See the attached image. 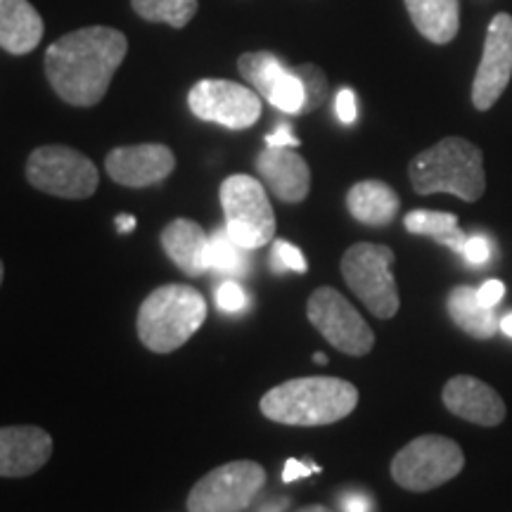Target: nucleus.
I'll list each match as a JSON object with an SVG mask.
<instances>
[{"label":"nucleus","mask_w":512,"mask_h":512,"mask_svg":"<svg viewBox=\"0 0 512 512\" xmlns=\"http://www.w3.org/2000/svg\"><path fill=\"white\" fill-rule=\"evenodd\" d=\"M266 147H299V138L292 133L290 124H280L266 136Z\"/></svg>","instance_id":"nucleus-32"},{"label":"nucleus","mask_w":512,"mask_h":512,"mask_svg":"<svg viewBox=\"0 0 512 512\" xmlns=\"http://www.w3.org/2000/svg\"><path fill=\"white\" fill-rule=\"evenodd\" d=\"M105 169L124 188H150L174 174L176 155L162 143L114 147L105 159Z\"/></svg>","instance_id":"nucleus-14"},{"label":"nucleus","mask_w":512,"mask_h":512,"mask_svg":"<svg viewBox=\"0 0 512 512\" xmlns=\"http://www.w3.org/2000/svg\"><path fill=\"white\" fill-rule=\"evenodd\" d=\"M249 266V249L240 247L238 242L230 238L226 228H219L209 235L207 247V271L216 273H245Z\"/></svg>","instance_id":"nucleus-25"},{"label":"nucleus","mask_w":512,"mask_h":512,"mask_svg":"<svg viewBox=\"0 0 512 512\" xmlns=\"http://www.w3.org/2000/svg\"><path fill=\"white\" fill-rule=\"evenodd\" d=\"M394 252L387 245L356 242L342 256V278L373 316L389 320L399 313L401 299L392 273Z\"/></svg>","instance_id":"nucleus-5"},{"label":"nucleus","mask_w":512,"mask_h":512,"mask_svg":"<svg viewBox=\"0 0 512 512\" xmlns=\"http://www.w3.org/2000/svg\"><path fill=\"white\" fill-rule=\"evenodd\" d=\"M256 171L280 202L299 204L311 190V169L294 147H266L256 157Z\"/></svg>","instance_id":"nucleus-17"},{"label":"nucleus","mask_w":512,"mask_h":512,"mask_svg":"<svg viewBox=\"0 0 512 512\" xmlns=\"http://www.w3.org/2000/svg\"><path fill=\"white\" fill-rule=\"evenodd\" d=\"M223 219L230 238L240 247L254 249L266 247L275 235V214L268 200L266 188L254 176L233 174L221 183L219 190Z\"/></svg>","instance_id":"nucleus-7"},{"label":"nucleus","mask_w":512,"mask_h":512,"mask_svg":"<svg viewBox=\"0 0 512 512\" xmlns=\"http://www.w3.org/2000/svg\"><path fill=\"white\" fill-rule=\"evenodd\" d=\"M498 330H503L505 335L512 337V313H508V316L501 318V323H498Z\"/></svg>","instance_id":"nucleus-36"},{"label":"nucleus","mask_w":512,"mask_h":512,"mask_svg":"<svg viewBox=\"0 0 512 512\" xmlns=\"http://www.w3.org/2000/svg\"><path fill=\"white\" fill-rule=\"evenodd\" d=\"M53 456V437L36 425L0 427V477H31Z\"/></svg>","instance_id":"nucleus-16"},{"label":"nucleus","mask_w":512,"mask_h":512,"mask_svg":"<svg viewBox=\"0 0 512 512\" xmlns=\"http://www.w3.org/2000/svg\"><path fill=\"white\" fill-rule=\"evenodd\" d=\"M43 19L29 0H0V48L10 55H29L43 38Z\"/></svg>","instance_id":"nucleus-19"},{"label":"nucleus","mask_w":512,"mask_h":512,"mask_svg":"<svg viewBox=\"0 0 512 512\" xmlns=\"http://www.w3.org/2000/svg\"><path fill=\"white\" fill-rule=\"evenodd\" d=\"M273 264L275 268H287V271H294V273H306V264L302 249L290 245V242L285 240H278L273 245Z\"/></svg>","instance_id":"nucleus-28"},{"label":"nucleus","mask_w":512,"mask_h":512,"mask_svg":"<svg viewBox=\"0 0 512 512\" xmlns=\"http://www.w3.org/2000/svg\"><path fill=\"white\" fill-rule=\"evenodd\" d=\"M503 294H505V285L501 283V280H486V283L477 290L479 302H482L484 306H489V309H496V306L501 304Z\"/></svg>","instance_id":"nucleus-31"},{"label":"nucleus","mask_w":512,"mask_h":512,"mask_svg":"<svg viewBox=\"0 0 512 512\" xmlns=\"http://www.w3.org/2000/svg\"><path fill=\"white\" fill-rule=\"evenodd\" d=\"M446 309L453 323L472 339H491L496 335V309H489V306L479 302L477 290H472V287L460 285L456 290H451L446 299Z\"/></svg>","instance_id":"nucleus-22"},{"label":"nucleus","mask_w":512,"mask_h":512,"mask_svg":"<svg viewBox=\"0 0 512 512\" xmlns=\"http://www.w3.org/2000/svg\"><path fill=\"white\" fill-rule=\"evenodd\" d=\"M238 69L249 86L271 102L275 110L283 114H302L304 83L294 67H287L278 55L268 50L245 53L240 55Z\"/></svg>","instance_id":"nucleus-13"},{"label":"nucleus","mask_w":512,"mask_h":512,"mask_svg":"<svg viewBox=\"0 0 512 512\" xmlns=\"http://www.w3.org/2000/svg\"><path fill=\"white\" fill-rule=\"evenodd\" d=\"M27 181L62 200H88L98 190L100 176L91 159L74 147L43 145L27 159Z\"/></svg>","instance_id":"nucleus-8"},{"label":"nucleus","mask_w":512,"mask_h":512,"mask_svg":"<svg viewBox=\"0 0 512 512\" xmlns=\"http://www.w3.org/2000/svg\"><path fill=\"white\" fill-rule=\"evenodd\" d=\"M335 112L342 124H354L358 117V107H356V93L351 88H342L335 98Z\"/></svg>","instance_id":"nucleus-30"},{"label":"nucleus","mask_w":512,"mask_h":512,"mask_svg":"<svg viewBox=\"0 0 512 512\" xmlns=\"http://www.w3.org/2000/svg\"><path fill=\"white\" fill-rule=\"evenodd\" d=\"M413 27L434 46H446L460 31V0H403Z\"/></svg>","instance_id":"nucleus-21"},{"label":"nucleus","mask_w":512,"mask_h":512,"mask_svg":"<svg viewBox=\"0 0 512 512\" xmlns=\"http://www.w3.org/2000/svg\"><path fill=\"white\" fill-rule=\"evenodd\" d=\"M463 256H465L467 264L484 266L486 261L491 259V242L482 238V235H472V238H467Z\"/></svg>","instance_id":"nucleus-29"},{"label":"nucleus","mask_w":512,"mask_h":512,"mask_svg":"<svg viewBox=\"0 0 512 512\" xmlns=\"http://www.w3.org/2000/svg\"><path fill=\"white\" fill-rule=\"evenodd\" d=\"M162 247L166 256L181 268L185 275L200 278L207 271L209 235L197 221L174 219L162 230Z\"/></svg>","instance_id":"nucleus-18"},{"label":"nucleus","mask_w":512,"mask_h":512,"mask_svg":"<svg viewBox=\"0 0 512 512\" xmlns=\"http://www.w3.org/2000/svg\"><path fill=\"white\" fill-rule=\"evenodd\" d=\"M347 209L363 226L384 228L396 219L401 209V200L392 185L384 181H361L349 188Z\"/></svg>","instance_id":"nucleus-20"},{"label":"nucleus","mask_w":512,"mask_h":512,"mask_svg":"<svg viewBox=\"0 0 512 512\" xmlns=\"http://www.w3.org/2000/svg\"><path fill=\"white\" fill-rule=\"evenodd\" d=\"M465 467V453L456 441L425 434L408 441L392 460V479L401 489L425 494L456 479Z\"/></svg>","instance_id":"nucleus-6"},{"label":"nucleus","mask_w":512,"mask_h":512,"mask_svg":"<svg viewBox=\"0 0 512 512\" xmlns=\"http://www.w3.org/2000/svg\"><path fill=\"white\" fill-rule=\"evenodd\" d=\"M403 226L408 233L430 238L437 245L451 249V252L463 254L470 235L458 226V216L451 211H430V209H413L403 216Z\"/></svg>","instance_id":"nucleus-23"},{"label":"nucleus","mask_w":512,"mask_h":512,"mask_svg":"<svg viewBox=\"0 0 512 512\" xmlns=\"http://www.w3.org/2000/svg\"><path fill=\"white\" fill-rule=\"evenodd\" d=\"M266 484V470L254 460H233L190 489L188 512H245Z\"/></svg>","instance_id":"nucleus-9"},{"label":"nucleus","mask_w":512,"mask_h":512,"mask_svg":"<svg viewBox=\"0 0 512 512\" xmlns=\"http://www.w3.org/2000/svg\"><path fill=\"white\" fill-rule=\"evenodd\" d=\"M306 316L320 335L347 356H366L375 347V335L349 299L332 287H318L306 304Z\"/></svg>","instance_id":"nucleus-10"},{"label":"nucleus","mask_w":512,"mask_h":512,"mask_svg":"<svg viewBox=\"0 0 512 512\" xmlns=\"http://www.w3.org/2000/svg\"><path fill=\"white\" fill-rule=\"evenodd\" d=\"M313 472H320V467L318 465H304L302 460H297V458H290L285 463V470H283V482H294V479H304V477H309V475H313Z\"/></svg>","instance_id":"nucleus-33"},{"label":"nucleus","mask_w":512,"mask_h":512,"mask_svg":"<svg viewBox=\"0 0 512 512\" xmlns=\"http://www.w3.org/2000/svg\"><path fill=\"white\" fill-rule=\"evenodd\" d=\"M358 389L339 377H297L261 399V413L278 425L323 427L356 411Z\"/></svg>","instance_id":"nucleus-2"},{"label":"nucleus","mask_w":512,"mask_h":512,"mask_svg":"<svg viewBox=\"0 0 512 512\" xmlns=\"http://www.w3.org/2000/svg\"><path fill=\"white\" fill-rule=\"evenodd\" d=\"M297 512H335V510H330L328 505H304V508H299Z\"/></svg>","instance_id":"nucleus-37"},{"label":"nucleus","mask_w":512,"mask_h":512,"mask_svg":"<svg viewBox=\"0 0 512 512\" xmlns=\"http://www.w3.org/2000/svg\"><path fill=\"white\" fill-rule=\"evenodd\" d=\"M207 320V302L190 285H162L140 304L138 337L145 349L171 354L181 349Z\"/></svg>","instance_id":"nucleus-4"},{"label":"nucleus","mask_w":512,"mask_h":512,"mask_svg":"<svg viewBox=\"0 0 512 512\" xmlns=\"http://www.w3.org/2000/svg\"><path fill=\"white\" fill-rule=\"evenodd\" d=\"M3 275H5V266H3V261H0V285H3Z\"/></svg>","instance_id":"nucleus-39"},{"label":"nucleus","mask_w":512,"mask_h":512,"mask_svg":"<svg viewBox=\"0 0 512 512\" xmlns=\"http://www.w3.org/2000/svg\"><path fill=\"white\" fill-rule=\"evenodd\" d=\"M512 79V15L498 12L489 22L484 38V53L472 81V105L489 112L501 100Z\"/></svg>","instance_id":"nucleus-12"},{"label":"nucleus","mask_w":512,"mask_h":512,"mask_svg":"<svg viewBox=\"0 0 512 512\" xmlns=\"http://www.w3.org/2000/svg\"><path fill=\"white\" fill-rule=\"evenodd\" d=\"M408 176L418 195L448 192L463 202H477L486 190L484 152L460 136L441 138L413 157Z\"/></svg>","instance_id":"nucleus-3"},{"label":"nucleus","mask_w":512,"mask_h":512,"mask_svg":"<svg viewBox=\"0 0 512 512\" xmlns=\"http://www.w3.org/2000/svg\"><path fill=\"white\" fill-rule=\"evenodd\" d=\"M313 361H316V363H328V356H325V354H313Z\"/></svg>","instance_id":"nucleus-38"},{"label":"nucleus","mask_w":512,"mask_h":512,"mask_svg":"<svg viewBox=\"0 0 512 512\" xmlns=\"http://www.w3.org/2000/svg\"><path fill=\"white\" fill-rule=\"evenodd\" d=\"M373 501L366 494H349L342 498V512H373Z\"/></svg>","instance_id":"nucleus-34"},{"label":"nucleus","mask_w":512,"mask_h":512,"mask_svg":"<svg viewBox=\"0 0 512 512\" xmlns=\"http://www.w3.org/2000/svg\"><path fill=\"white\" fill-rule=\"evenodd\" d=\"M216 304L223 313H240L247 309L249 304V294L245 292V287L235 280H226L216 287Z\"/></svg>","instance_id":"nucleus-27"},{"label":"nucleus","mask_w":512,"mask_h":512,"mask_svg":"<svg viewBox=\"0 0 512 512\" xmlns=\"http://www.w3.org/2000/svg\"><path fill=\"white\" fill-rule=\"evenodd\" d=\"M131 5L133 12L145 22L169 24L174 29L188 27L200 8L197 0H131Z\"/></svg>","instance_id":"nucleus-24"},{"label":"nucleus","mask_w":512,"mask_h":512,"mask_svg":"<svg viewBox=\"0 0 512 512\" xmlns=\"http://www.w3.org/2000/svg\"><path fill=\"white\" fill-rule=\"evenodd\" d=\"M188 107L197 119L230 131L252 128L261 117V98L254 88L228 79H202L190 88Z\"/></svg>","instance_id":"nucleus-11"},{"label":"nucleus","mask_w":512,"mask_h":512,"mask_svg":"<svg viewBox=\"0 0 512 512\" xmlns=\"http://www.w3.org/2000/svg\"><path fill=\"white\" fill-rule=\"evenodd\" d=\"M126 53L128 41L119 29H76L48 48L46 76L67 105L93 107L110 91L112 76Z\"/></svg>","instance_id":"nucleus-1"},{"label":"nucleus","mask_w":512,"mask_h":512,"mask_svg":"<svg viewBox=\"0 0 512 512\" xmlns=\"http://www.w3.org/2000/svg\"><path fill=\"white\" fill-rule=\"evenodd\" d=\"M448 413L482 427H498L505 420V401L491 384L472 375H456L441 392Z\"/></svg>","instance_id":"nucleus-15"},{"label":"nucleus","mask_w":512,"mask_h":512,"mask_svg":"<svg viewBox=\"0 0 512 512\" xmlns=\"http://www.w3.org/2000/svg\"><path fill=\"white\" fill-rule=\"evenodd\" d=\"M114 223H117L119 233H133V228H136V216H133V214H119L117 219H114Z\"/></svg>","instance_id":"nucleus-35"},{"label":"nucleus","mask_w":512,"mask_h":512,"mask_svg":"<svg viewBox=\"0 0 512 512\" xmlns=\"http://www.w3.org/2000/svg\"><path fill=\"white\" fill-rule=\"evenodd\" d=\"M299 79L304 83V107L302 114H311L316 112L320 105H323L325 98H328L330 86H328V76L316 64H299L294 67Z\"/></svg>","instance_id":"nucleus-26"}]
</instances>
